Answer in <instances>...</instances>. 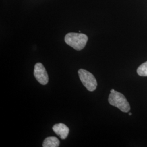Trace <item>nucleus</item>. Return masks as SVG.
Returning a JSON list of instances; mask_svg holds the SVG:
<instances>
[{
    "mask_svg": "<svg viewBox=\"0 0 147 147\" xmlns=\"http://www.w3.org/2000/svg\"><path fill=\"white\" fill-rule=\"evenodd\" d=\"M88 38L82 33H69L64 38L65 42L77 51L82 50L86 46Z\"/></svg>",
    "mask_w": 147,
    "mask_h": 147,
    "instance_id": "nucleus-1",
    "label": "nucleus"
},
{
    "mask_svg": "<svg viewBox=\"0 0 147 147\" xmlns=\"http://www.w3.org/2000/svg\"><path fill=\"white\" fill-rule=\"evenodd\" d=\"M109 102L110 105L118 108L123 112H128L130 110L129 103L125 96L121 93L115 90L109 95Z\"/></svg>",
    "mask_w": 147,
    "mask_h": 147,
    "instance_id": "nucleus-2",
    "label": "nucleus"
},
{
    "mask_svg": "<svg viewBox=\"0 0 147 147\" xmlns=\"http://www.w3.org/2000/svg\"><path fill=\"white\" fill-rule=\"evenodd\" d=\"M79 78L82 84L89 92H93L96 88L98 83L94 76L88 71L81 69L78 71Z\"/></svg>",
    "mask_w": 147,
    "mask_h": 147,
    "instance_id": "nucleus-3",
    "label": "nucleus"
},
{
    "mask_svg": "<svg viewBox=\"0 0 147 147\" xmlns=\"http://www.w3.org/2000/svg\"><path fill=\"white\" fill-rule=\"evenodd\" d=\"M34 76L38 82L42 85L47 84L49 82L47 71L42 63H37L34 65Z\"/></svg>",
    "mask_w": 147,
    "mask_h": 147,
    "instance_id": "nucleus-4",
    "label": "nucleus"
},
{
    "mask_svg": "<svg viewBox=\"0 0 147 147\" xmlns=\"http://www.w3.org/2000/svg\"><path fill=\"white\" fill-rule=\"evenodd\" d=\"M53 130L55 133L62 140H65L68 136L69 129L68 126L63 123L55 124L53 126Z\"/></svg>",
    "mask_w": 147,
    "mask_h": 147,
    "instance_id": "nucleus-5",
    "label": "nucleus"
},
{
    "mask_svg": "<svg viewBox=\"0 0 147 147\" xmlns=\"http://www.w3.org/2000/svg\"><path fill=\"white\" fill-rule=\"evenodd\" d=\"M59 141L56 137H48L44 140L42 143V147H58L59 146Z\"/></svg>",
    "mask_w": 147,
    "mask_h": 147,
    "instance_id": "nucleus-6",
    "label": "nucleus"
},
{
    "mask_svg": "<svg viewBox=\"0 0 147 147\" xmlns=\"http://www.w3.org/2000/svg\"><path fill=\"white\" fill-rule=\"evenodd\" d=\"M137 73L141 76H147V61L142 64L138 68Z\"/></svg>",
    "mask_w": 147,
    "mask_h": 147,
    "instance_id": "nucleus-7",
    "label": "nucleus"
},
{
    "mask_svg": "<svg viewBox=\"0 0 147 147\" xmlns=\"http://www.w3.org/2000/svg\"><path fill=\"white\" fill-rule=\"evenodd\" d=\"M115 89H111V92H114V91H115Z\"/></svg>",
    "mask_w": 147,
    "mask_h": 147,
    "instance_id": "nucleus-8",
    "label": "nucleus"
},
{
    "mask_svg": "<svg viewBox=\"0 0 147 147\" xmlns=\"http://www.w3.org/2000/svg\"><path fill=\"white\" fill-rule=\"evenodd\" d=\"M129 115H130V116H131L132 113H131V112H130V113H129Z\"/></svg>",
    "mask_w": 147,
    "mask_h": 147,
    "instance_id": "nucleus-9",
    "label": "nucleus"
}]
</instances>
